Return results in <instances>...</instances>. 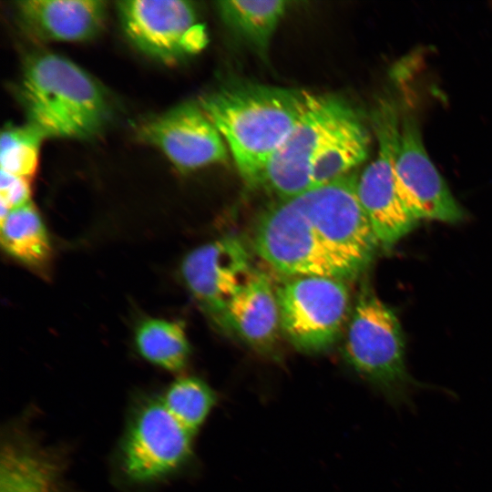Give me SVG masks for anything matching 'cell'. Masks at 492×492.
Returning <instances> with one entry per match:
<instances>
[{
    "mask_svg": "<svg viewBox=\"0 0 492 492\" xmlns=\"http://www.w3.org/2000/svg\"><path fill=\"white\" fill-rule=\"evenodd\" d=\"M358 176L277 200L257 220L256 252L289 276L356 279L380 249L357 196Z\"/></svg>",
    "mask_w": 492,
    "mask_h": 492,
    "instance_id": "6da1fadb",
    "label": "cell"
},
{
    "mask_svg": "<svg viewBox=\"0 0 492 492\" xmlns=\"http://www.w3.org/2000/svg\"><path fill=\"white\" fill-rule=\"evenodd\" d=\"M312 97L300 89L237 82L202 96L198 103L227 142L241 178L259 187L268 162Z\"/></svg>",
    "mask_w": 492,
    "mask_h": 492,
    "instance_id": "7a4b0ae2",
    "label": "cell"
},
{
    "mask_svg": "<svg viewBox=\"0 0 492 492\" xmlns=\"http://www.w3.org/2000/svg\"><path fill=\"white\" fill-rule=\"evenodd\" d=\"M19 96L28 123L45 138H92L111 114L100 84L81 67L55 53H36L26 60Z\"/></svg>",
    "mask_w": 492,
    "mask_h": 492,
    "instance_id": "3957f363",
    "label": "cell"
},
{
    "mask_svg": "<svg viewBox=\"0 0 492 492\" xmlns=\"http://www.w3.org/2000/svg\"><path fill=\"white\" fill-rule=\"evenodd\" d=\"M343 353L348 364L395 408L415 407L414 395L424 384L406 368L399 319L369 288L361 291L351 312Z\"/></svg>",
    "mask_w": 492,
    "mask_h": 492,
    "instance_id": "277c9868",
    "label": "cell"
},
{
    "mask_svg": "<svg viewBox=\"0 0 492 492\" xmlns=\"http://www.w3.org/2000/svg\"><path fill=\"white\" fill-rule=\"evenodd\" d=\"M401 108L392 97L381 98L372 114L377 153L358 176L356 191L380 249H392L419 223L404 202L397 184L395 158Z\"/></svg>",
    "mask_w": 492,
    "mask_h": 492,
    "instance_id": "5b68a950",
    "label": "cell"
},
{
    "mask_svg": "<svg viewBox=\"0 0 492 492\" xmlns=\"http://www.w3.org/2000/svg\"><path fill=\"white\" fill-rule=\"evenodd\" d=\"M281 332L300 352L318 354L339 339L349 312L345 282L292 277L276 289Z\"/></svg>",
    "mask_w": 492,
    "mask_h": 492,
    "instance_id": "8992f818",
    "label": "cell"
},
{
    "mask_svg": "<svg viewBox=\"0 0 492 492\" xmlns=\"http://www.w3.org/2000/svg\"><path fill=\"white\" fill-rule=\"evenodd\" d=\"M353 109L338 97L313 95L306 111L268 162L260 186L278 200L310 189L316 159L333 132Z\"/></svg>",
    "mask_w": 492,
    "mask_h": 492,
    "instance_id": "52a82bcc",
    "label": "cell"
},
{
    "mask_svg": "<svg viewBox=\"0 0 492 492\" xmlns=\"http://www.w3.org/2000/svg\"><path fill=\"white\" fill-rule=\"evenodd\" d=\"M194 434L166 407L161 397L144 401L135 411L122 447V466L133 481L159 479L183 465Z\"/></svg>",
    "mask_w": 492,
    "mask_h": 492,
    "instance_id": "ba28073f",
    "label": "cell"
},
{
    "mask_svg": "<svg viewBox=\"0 0 492 492\" xmlns=\"http://www.w3.org/2000/svg\"><path fill=\"white\" fill-rule=\"evenodd\" d=\"M123 29L142 52L175 62L203 48L207 36L196 8L184 0H128L118 3Z\"/></svg>",
    "mask_w": 492,
    "mask_h": 492,
    "instance_id": "9c48e42d",
    "label": "cell"
},
{
    "mask_svg": "<svg viewBox=\"0 0 492 492\" xmlns=\"http://www.w3.org/2000/svg\"><path fill=\"white\" fill-rule=\"evenodd\" d=\"M395 172L401 197L418 220L456 223L465 210L427 154L415 114L401 109Z\"/></svg>",
    "mask_w": 492,
    "mask_h": 492,
    "instance_id": "30bf717a",
    "label": "cell"
},
{
    "mask_svg": "<svg viewBox=\"0 0 492 492\" xmlns=\"http://www.w3.org/2000/svg\"><path fill=\"white\" fill-rule=\"evenodd\" d=\"M180 271L191 294L217 321L256 272L246 246L233 236L191 251L184 258Z\"/></svg>",
    "mask_w": 492,
    "mask_h": 492,
    "instance_id": "8fae6325",
    "label": "cell"
},
{
    "mask_svg": "<svg viewBox=\"0 0 492 492\" xmlns=\"http://www.w3.org/2000/svg\"><path fill=\"white\" fill-rule=\"evenodd\" d=\"M139 135L183 171L228 159L224 138L199 103H183L152 118Z\"/></svg>",
    "mask_w": 492,
    "mask_h": 492,
    "instance_id": "7c38bea8",
    "label": "cell"
},
{
    "mask_svg": "<svg viewBox=\"0 0 492 492\" xmlns=\"http://www.w3.org/2000/svg\"><path fill=\"white\" fill-rule=\"evenodd\" d=\"M22 25L36 36L79 42L95 36L107 14L101 0H24L15 3Z\"/></svg>",
    "mask_w": 492,
    "mask_h": 492,
    "instance_id": "4fadbf2b",
    "label": "cell"
},
{
    "mask_svg": "<svg viewBox=\"0 0 492 492\" xmlns=\"http://www.w3.org/2000/svg\"><path fill=\"white\" fill-rule=\"evenodd\" d=\"M0 492L70 491L55 452L32 437L12 435L2 443Z\"/></svg>",
    "mask_w": 492,
    "mask_h": 492,
    "instance_id": "5bb4252c",
    "label": "cell"
},
{
    "mask_svg": "<svg viewBox=\"0 0 492 492\" xmlns=\"http://www.w3.org/2000/svg\"><path fill=\"white\" fill-rule=\"evenodd\" d=\"M218 322L254 349L271 350L281 324L276 290L267 275L256 271L231 300Z\"/></svg>",
    "mask_w": 492,
    "mask_h": 492,
    "instance_id": "9a60e30c",
    "label": "cell"
},
{
    "mask_svg": "<svg viewBox=\"0 0 492 492\" xmlns=\"http://www.w3.org/2000/svg\"><path fill=\"white\" fill-rule=\"evenodd\" d=\"M370 135L353 109L338 125L316 159L312 187L321 186L354 172L369 155Z\"/></svg>",
    "mask_w": 492,
    "mask_h": 492,
    "instance_id": "2e32d148",
    "label": "cell"
},
{
    "mask_svg": "<svg viewBox=\"0 0 492 492\" xmlns=\"http://www.w3.org/2000/svg\"><path fill=\"white\" fill-rule=\"evenodd\" d=\"M1 242L8 254L38 272L51 261V245L42 219L30 201L1 217Z\"/></svg>",
    "mask_w": 492,
    "mask_h": 492,
    "instance_id": "e0dca14e",
    "label": "cell"
},
{
    "mask_svg": "<svg viewBox=\"0 0 492 492\" xmlns=\"http://www.w3.org/2000/svg\"><path fill=\"white\" fill-rule=\"evenodd\" d=\"M289 2L226 0L217 3L225 25L257 51L266 53Z\"/></svg>",
    "mask_w": 492,
    "mask_h": 492,
    "instance_id": "ac0fdd59",
    "label": "cell"
},
{
    "mask_svg": "<svg viewBox=\"0 0 492 492\" xmlns=\"http://www.w3.org/2000/svg\"><path fill=\"white\" fill-rule=\"evenodd\" d=\"M135 343L140 355L169 371L186 366L190 344L182 325L163 319L143 321L136 330Z\"/></svg>",
    "mask_w": 492,
    "mask_h": 492,
    "instance_id": "d6986e66",
    "label": "cell"
},
{
    "mask_svg": "<svg viewBox=\"0 0 492 492\" xmlns=\"http://www.w3.org/2000/svg\"><path fill=\"white\" fill-rule=\"evenodd\" d=\"M161 398L169 411L194 435L216 401L210 387L191 376L174 381Z\"/></svg>",
    "mask_w": 492,
    "mask_h": 492,
    "instance_id": "ffe728a7",
    "label": "cell"
},
{
    "mask_svg": "<svg viewBox=\"0 0 492 492\" xmlns=\"http://www.w3.org/2000/svg\"><path fill=\"white\" fill-rule=\"evenodd\" d=\"M44 135L34 126H6L1 134L0 167L7 173L28 179L36 173Z\"/></svg>",
    "mask_w": 492,
    "mask_h": 492,
    "instance_id": "44dd1931",
    "label": "cell"
},
{
    "mask_svg": "<svg viewBox=\"0 0 492 492\" xmlns=\"http://www.w3.org/2000/svg\"><path fill=\"white\" fill-rule=\"evenodd\" d=\"M0 197L1 206L9 210L30 202L28 179L1 170Z\"/></svg>",
    "mask_w": 492,
    "mask_h": 492,
    "instance_id": "7402d4cb",
    "label": "cell"
}]
</instances>
